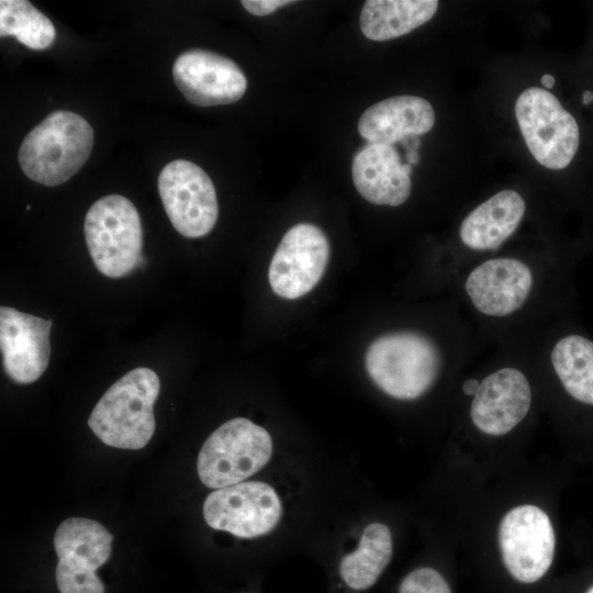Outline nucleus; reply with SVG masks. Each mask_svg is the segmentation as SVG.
<instances>
[{
	"label": "nucleus",
	"instance_id": "1",
	"mask_svg": "<svg viewBox=\"0 0 593 593\" xmlns=\"http://www.w3.org/2000/svg\"><path fill=\"white\" fill-rule=\"evenodd\" d=\"M588 251L507 249L466 267L446 291L471 322L481 345L493 347L573 314L574 271Z\"/></svg>",
	"mask_w": 593,
	"mask_h": 593
},
{
	"label": "nucleus",
	"instance_id": "2",
	"mask_svg": "<svg viewBox=\"0 0 593 593\" xmlns=\"http://www.w3.org/2000/svg\"><path fill=\"white\" fill-rule=\"evenodd\" d=\"M481 348L471 322L456 302L433 329L406 326L379 334L366 350L365 367L388 396L413 401L444 378L456 376Z\"/></svg>",
	"mask_w": 593,
	"mask_h": 593
},
{
	"label": "nucleus",
	"instance_id": "3",
	"mask_svg": "<svg viewBox=\"0 0 593 593\" xmlns=\"http://www.w3.org/2000/svg\"><path fill=\"white\" fill-rule=\"evenodd\" d=\"M526 213V200L514 189H503L469 211L458 225L452 246L436 262L437 287L446 291L466 267L507 250L505 246Z\"/></svg>",
	"mask_w": 593,
	"mask_h": 593
},
{
	"label": "nucleus",
	"instance_id": "4",
	"mask_svg": "<svg viewBox=\"0 0 593 593\" xmlns=\"http://www.w3.org/2000/svg\"><path fill=\"white\" fill-rule=\"evenodd\" d=\"M160 381L157 373L138 367L114 382L93 407L88 425L105 445L141 449L155 432L154 404Z\"/></svg>",
	"mask_w": 593,
	"mask_h": 593
},
{
	"label": "nucleus",
	"instance_id": "5",
	"mask_svg": "<svg viewBox=\"0 0 593 593\" xmlns=\"http://www.w3.org/2000/svg\"><path fill=\"white\" fill-rule=\"evenodd\" d=\"M92 146L93 130L88 121L75 112L57 110L25 136L18 159L27 178L55 187L81 169Z\"/></svg>",
	"mask_w": 593,
	"mask_h": 593
},
{
	"label": "nucleus",
	"instance_id": "6",
	"mask_svg": "<svg viewBox=\"0 0 593 593\" xmlns=\"http://www.w3.org/2000/svg\"><path fill=\"white\" fill-rule=\"evenodd\" d=\"M83 232L91 259L105 277H124L142 261V222L127 198L110 194L97 200L86 214Z\"/></svg>",
	"mask_w": 593,
	"mask_h": 593
},
{
	"label": "nucleus",
	"instance_id": "7",
	"mask_svg": "<svg viewBox=\"0 0 593 593\" xmlns=\"http://www.w3.org/2000/svg\"><path fill=\"white\" fill-rule=\"evenodd\" d=\"M515 114L524 141L540 165L563 170L573 164L581 148V127L555 94L528 88L517 98Z\"/></svg>",
	"mask_w": 593,
	"mask_h": 593
},
{
	"label": "nucleus",
	"instance_id": "8",
	"mask_svg": "<svg viewBox=\"0 0 593 593\" xmlns=\"http://www.w3.org/2000/svg\"><path fill=\"white\" fill-rule=\"evenodd\" d=\"M272 440L261 426L243 417L230 419L204 441L197 461L198 475L210 489L242 482L269 461Z\"/></svg>",
	"mask_w": 593,
	"mask_h": 593
},
{
	"label": "nucleus",
	"instance_id": "9",
	"mask_svg": "<svg viewBox=\"0 0 593 593\" xmlns=\"http://www.w3.org/2000/svg\"><path fill=\"white\" fill-rule=\"evenodd\" d=\"M112 539L103 525L89 518L71 517L57 527L55 575L60 593H104L96 570L110 558Z\"/></svg>",
	"mask_w": 593,
	"mask_h": 593
},
{
	"label": "nucleus",
	"instance_id": "10",
	"mask_svg": "<svg viewBox=\"0 0 593 593\" xmlns=\"http://www.w3.org/2000/svg\"><path fill=\"white\" fill-rule=\"evenodd\" d=\"M158 192L175 230L184 237L209 234L219 216L214 184L198 165L184 159L168 163L158 177Z\"/></svg>",
	"mask_w": 593,
	"mask_h": 593
},
{
	"label": "nucleus",
	"instance_id": "11",
	"mask_svg": "<svg viewBox=\"0 0 593 593\" xmlns=\"http://www.w3.org/2000/svg\"><path fill=\"white\" fill-rule=\"evenodd\" d=\"M499 542L510 574L522 583H534L549 570L556 538L548 515L535 505L514 507L502 518Z\"/></svg>",
	"mask_w": 593,
	"mask_h": 593
},
{
	"label": "nucleus",
	"instance_id": "12",
	"mask_svg": "<svg viewBox=\"0 0 593 593\" xmlns=\"http://www.w3.org/2000/svg\"><path fill=\"white\" fill-rule=\"evenodd\" d=\"M281 514V502L273 488L258 481L216 489L203 504L204 521L211 528L240 538H255L271 532Z\"/></svg>",
	"mask_w": 593,
	"mask_h": 593
},
{
	"label": "nucleus",
	"instance_id": "13",
	"mask_svg": "<svg viewBox=\"0 0 593 593\" xmlns=\"http://www.w3.org/2000/svg\"><path fill=\"white\" fill-rule=\"evenodd\" d=\"M331 247L314 224L292 226L281 238L269 265L268 279L280 298L294 300L307 294L323 277Z\"/></svg>",
	"mask_w": 593,
	"mask_h": 593
},
{
	"label": "nucleus",
	"instance_id": "14",
	"mask_svg": "<svg viewBox=\"0 0 593 593\" xmlns=\"http://www.w3.org/2000/svg\"><path fill=\"white\" fill-rule=\"evenodd\" d=\"M172 78L183 97L199 107L236 102L247 88V79L235 61L199 48L177 57L172 66Z\"/></svg>",
	"mask_w": 593,
	"mask_h": 593
},
{
	"label": "nucleus",
	"instance_id": "15",
	"mask_svg": "<svg viewBox=\"0 0 593 593\" xmlns=\"http://www.w3.org/2000/svg\"><path fill=\"white\" fill-rule=\"evenodd\" d=\"M52 321L0 307V347L5 373L20 384L36 381L45 372L51 356Z\"/></svg>",
	"mask_w": 593,
	"mask_h": 593
},
{
	"label": "nucleus",
	"instance_id": "16",
	"mask_svg": "<svg viewBox=\"0 0 593 593\" xmlns=\"http://www.w3.org/2000/svg\"><path fill=\"white\" fill-rule=\"evenodd\" d=\"M351 175L358 193L374 205L400 206L412 192L410 175L392 145L362 147L353 159Z\"/></svg>",
	"mask_w": 593,
	"mask_h": 593
},
{
	"label": "nucleus",
	"instance_id": "17",
	"mask_svg": "<svg viewBox=\"0 0 593 593\" xmlns=\"http://www.w3.org/2000/svg\"><path fill=\"white\" fill-rule=\"evenodd\" d=\"M434 124L435 111L426 99L403 94L369 107L358 121V132L369 144L392 145L410 135L425 134Z\"/></svg>",
	"mask_w": 593,
	"mask_h": 593
},
{
	"label": "nucleus",
	"instance_id": "18",
	"mask_svg": "<svg viewBox=\"0 0 593 593\" xmlns=\"http://www.w3.org/2000/svg\"><path fill=\"white\" fill-rule=\"evenodd\" d=\"M438 9L436 0H368L359 25L371 41H388L405 35L428 22Z\"/></svg>",
	"mask_w": 593,
	"mask_h": 593
},
{
	"label": "nucleus",
	"instance_id": "19",
	"mask_svg": "<svg viewBox=\"0 0 593 593\" xmlns=\"http://www.w3.org/2000/svg\"><path fill=\"white\" fill-rule=\"evenodd\" d=\"M392 551V536L388 526L369 524L362 530L358 548L340 561L343 581L353 590L369 589L389 564Z\"/></svg>",
	"mask_w": 593,
	"mask_h": 593
},
{
	"label": "nucleus",
	"instance_id": "20",
	"mask_svg": "<svg viewBox=\"0 0 593 593\" xmlns=\"http://www.w3.org/2000/svg\"><path fill=\"white\" fill-rule=\"evenodd\" d=\"M0 35L14 36L34 51H42L55 40L52 21L26 0L0 1Z\"/></svg>",
	"mask_w": 593,
	"mask_h": 593
},
{
	"label": "nucleus",
	"instance_id": "21",
	"mask_svg": "<svg viewBox=\"0 0 593 593\" xmlns=\"http://www.w3.org/2000/svg\"><path fill=\"white\" fill-rule=\"evenodd\" d=\"M399 593H451L444 577L433 568H418L401 582Z\"/></svg>",
	"mask_w": 593,
	"mask_h": 593
},
{
	"label": "nucleus",
	"instance_id": "22",
	"mask_svg": "<svg viewBox=\"0 0 593 593\" xmlns=\"http://www.w3.org/2000/svg\"><path fill=\"white\" fill-rule=\"evenodd\" d=\"M294 3L288 0H243L242 5L251 14L268 15L281 7Z\"/></svg>",
	"mask_w": 593,
	"mask_h": 593
},
{
	"label": "nucleus",
	"instance_id": "23",
	"mask_svg": "<svg viewBox=\"0 0 593 593\" xmlns=\"http://www.w3.org/2000/svg\"><path fill=\"white\" fill-rule=\"evenodd\" d=\"M540 81H541V85L544 86V88L546 90L551 89L555 86V82H556L555 78L549 74L544 75L541 77Z\"/></svg>",
	"mask_w": 593,
	"mask_h": 593
},
{
	"label": "nucleus",
	"instance_id": "24",
	"mask_svg": "<svg viewBox=\"0 0 593 593\" xmlns=\"http://www.w3.org/2000/svg\"><path fill=\"white\" fill-rule=\"evenodd\" d=\"M586 593H593V586L590 588Z\"/></svg>",
	"mask_w": 593,
	"mask_h": 593
},
{
	"label": "nucleus",
	"instance_id": "25",
	"mask_svg": "<svg viewBox=\"0 0 593 593\" xmlns=\"http://www.w3.org/2000/svg\"><path fill=\"white\" fill-rule=\"evenodd\" d=\"M588 92H589V91H588ZM589 93H590V92H589ZM590 94H591V93H590ZM591 96H592V102H591V104H592V103H593V94H591ZM591 104H590V105H591ZM590 105H589V107H590Z\"/></svg>",
	"mask_w": 593,
	"mask_h": 593
}]
</instances>
